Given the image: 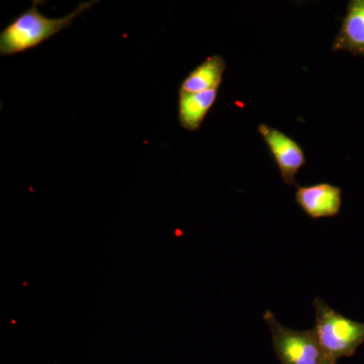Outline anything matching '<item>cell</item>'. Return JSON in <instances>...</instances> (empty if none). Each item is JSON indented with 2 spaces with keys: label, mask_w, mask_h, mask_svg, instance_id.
Returning a JSON list of instances; mask_svg holds the SVG:
<instances>
[{
  "label": "cell",
  "mask_w": 364,
  "mask_h": 364,
  "mask_svg": "<svg viewBox=\"0 0 364 364\" xmlns=\"http://www.w3.org/2000/svg\"><path fill=\"white\" fill-rule=\"evenodd\" d=\"M98 2L97 0L81 2L68 16L49 18L38 11L40 1H33L31 9L14 18L0 33V55L13 56L38 47L45 41L66 30L77 16Z\"/></svg>",
  "instance_id": "obj_1"
},
{
  "label": "cell",
  "mask_w": 364,
  "mask_h": 364,
  "mask_svg": "<svg viewBox=\"0 0 364 364\" xmlns=\"http://www.w3.org/2000/svg\"><path fill=\"white\" fill-rule=\"evenodd\" d=\"M316 334L327 355L333 360L353 355L364 343V323L340 315L322 299L314 301Z\"/></svg>",
  "instance_id": "obj_2"
},
{
  "label": "cell",
  "mask_w": 364,
  "mask_h": 364,
  "mask_svg": "<svg viewBox=\"0 0 364 364\" xmlns=\"http://www.w3.org/2000/svg\"><path fill=\"white\" fill-rule=\"evenodd\" d=\"M265 322L272 333L273 349L282 364H328L337 363L327 355L315 329L293 330L280 324L274 314L267 311Z\"/></svg>",
  "instance_id": "obj_3"
},
{
  "label": "cell",
  "mask_w": 364,
  "mask_h": 364,
  "mask_svg": "<svg viewBox=\"0 0 364 364\" xmlns=\"http://www.w3.org/2000/svg\"><path fill=\"white\" fill-rule=\"evenodd\" d=\"M258 132L269 148L284 183L291 186L299 169L306 165L305 153L301 146L284 132L270 128L267 124H260Z\"/></svg>",
  "instance_id": "obj_4"
},
{
  "label": "cell",
  "mask_w": 364,
  "mask_h": 364,
  "mask_svg": "<svg viewBox=\"0 0 364 364\" xmlns=\"http://www.w3.org/2000/svg\"><path fill=\"white\" fill-rule=\"evenodd\" d=\"M296 200L301 210L312 219L338 215L342 205V191L330 183L298 186Z\"/></svg>",
  "instance_id": "obj_5"
},
{
  "label": "cell",
  "mask_w": 364,
  "mask_h": 364,
  "mask_svg": "<svg viewBox=\"0 0 364 364\" xmlns=\"http://www.w3.org/2000/svg\"><path fill=\"white\" fill-rule=\"evenodd\" d=\"M335 52L364 57V0L348 2L341 28L332 44Z\"/></svg>",
  "instance_id": "obj_6"
},
{
  "label": "cell",
  "mask_w": 364,
  "mask_h": 364,
  "mask_svg": "<svg viewBox=\"0 0 364 364\" xmlns=\"http://www.w3.org/2000/svg\"><path fill=\"white\" fill-rule=\"evenodd\" d=\"M217 97L218 90L196 93L179 92L178 119L182 128L191 132L200 130Z\"/></svg>",
  "instance_id": "obj_7"
},
{
  "label": "cell",
  "mask_w": 364,
  "mask_h": 364,
  "mask_svg": "<svg viewBox=\"0 0 364 364\" xmlns=\"http://www.w3.org/2000/svg\"><path fill=\"white\" fill-rule=\"evenodd\" d=\"M226 68V61L220 55L208 57L182 81L179 92L196 93L218 90Z\"/></svg>",
  "instance_id": "obj_8"
},
{
  "label": "cell",
  "mask_w": 364,
  "mask_h": 364,
  "mask_svg": "<svg viewBox=\"0 0 364 364\" xmlns=\"http://www.w3.org/2000/svg\"><path fill=\"white\" fill-rule=\"evenodd\" d=\"M328 364H336V363H328Z\"/></svg>",
  "instance_id": "obj_9"
}]
</instances>
